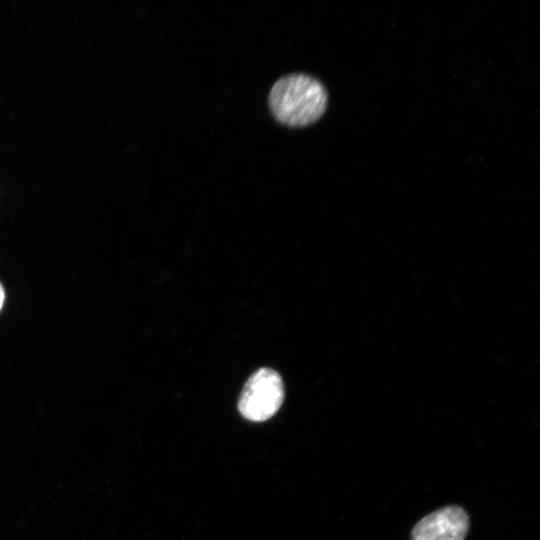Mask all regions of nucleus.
<instances>
[{
	"instance_id": "obj_1",
	"label": "nucleus",
	"mask_w": 540,
	"mask_h": 540,
	"mask_svg": "<svg viewBox=\"0 0 540 540\" xmlns=\"http://www.w3.org/2000/svg\"><path fill=\"white\" fill-rule=\"evenodd\" d=\"M328 94L316 78L288 74L279 78L269 93V106L274 117L289 127L308 126L322 117Z\"/></svg>"
},
{
	"instance_id": "obj_2",
	"label": "nucleus",
	"mask_w": 540,
	"mask_h": 540,
	"mask_svg": "<svg viewBox=\"0 0 540 540\" xmlns=\"http://www.w3.org/2000/svg\"><path fill=\"white\" fill-rule=\"evenodd\" d=\"M284 400L283 381L271 368H260L245 383L238 409L240 414L254 422L271 418Z\"/></svg>"
},
{
	"instance_id": "obj_3",
	"label": "nucleus",
	"mask_w": 540,
	"mask_h": 540,
	"mask_svg": "<svg viewBox=\"0 0 540 540\" xmlns=\"http://www.w3.org/2000/svg\"><path fill=\"white\" fill-rule=\"evenodd\" d=\"M468 529L466 511L459 506H446L418 521L411 540H464Z\"/></svg>"
},
{
	"instance_id": "obj_4",
	"label": "nucleus",
	"mask_w": 540,
	"mask_h": 540,
	"mask_svg": "<svg viewBox=\"0 0 540 540\" xmlns=\"http://www.w3.org/2000/svg\"><path fill=\"white\" fill-rule=\"evenodd\" d=\"M4 299H5V293H4L2 285L0 284V310L3 306Z\"/></svg>"
}]
</instances>
